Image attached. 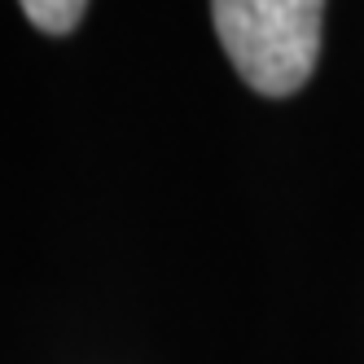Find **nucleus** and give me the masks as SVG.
Returning a JSON list of instances; mask_svg holds the SVG:
<instances>
[{"instance_id":"obj_2","label":"nucleus","mask_w":364,"mask_h":364,"mask_svg":"<svg viewBox=\"0 0 364 364\" xmlns=\"http://www.w3.org/2000/svg\"><path fill=\"white\" fill-rule=\"evenodd\" d=\"M22 14H27V22H31L36 31L66 36V31L80 27V18L88 14V5H80V0H27Z\"/></svg>"},{"instance_id":"obj_1","label":"nucleus","mask_w":364,"mask_h":364,"mask_svg":"<svg viewBox=\"0 0 364 364\" xmlns=\"http://www.w3.org/2000/svg\"><path fill=\"white\" fill-rule=\"evenodd\" d=\"M211 22L228 62L264 97H294L316 70L325 22L316 0H220Z\"/></svg>"}]
</instances>
